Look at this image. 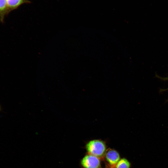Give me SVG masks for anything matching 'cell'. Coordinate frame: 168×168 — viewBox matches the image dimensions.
<instances>
[{
    "label": "cell",
    "mask_w": 168,
    "mask_h": 168,
    "mask_svg": "<svg viewBox=\"0 0 168 168\" xmlns=\"http://www.w3.org/2000/svg\"><path fill=\"white\" fill-rule=\"evenodd\" d=\"M81 164L85 168H100V162L98 158L91 155H86L82 159Z\"/></svg>",
    "instance_id": "7a4b0ae2"
},
{
    "label": "cell",
    "mask_w": 168,
    "mask_h": 168,
    "mask_svg": "<svg viewBox=\"0 0 168 168\" xmlns=\"http://www.w3.org/2000/svg\"><path fill=\"white\" fill-rule=\"evenodd\" d=\"M1 106H0V110H1Z\"/></svg>",
    "instance_id": "ba28073f"
},
{
    "label": "cell",
    "mask_w": 168,
    "mask_h": 168,
    "mask_svg": "<svg viewBox=\"0 0 168 168\" xmlns=\"http://www.w3.org/2000/svg\"><path fill=\"white\" fill-rule=\"evenodd\" d=\"M9 13L6 0H0V21L3 23L5 17Z\"/></svg>",
    "instance_id": "5b68a950"
},
{
    "label": "cell",
    "mask_w": 168,
    "mask_h": 168,
    "mask_svg": "<svg viewBox=\"0 0 168 168\" xmlns=\"http://www.w3.org/2000/svg\"><path fill=\"white\" fill-rule=\"evenodd\" d=\"M161 79H165V80H167L168 81V77H165V78H161Z\"/></svg>",
    "instance_id": "52a82bcc"
},
{
    "label": "cell",
    "mask_w": 168,
    "mask_h": 168,
    "mask_svg": "<svg viewBox=\"0 0 168 168\" xmlns=\"http://www.w3.org/2000/svg\"><path fill=\"white\" fill-rule=\"evenodd\" d=\"M89 154L97 157H100L105 153L106 147L105 143L99 140H93L89 142L86 145Z\"/></svg>",
    "instance_id": "6da1fadb"
},
{
    "label": "cell",
    "mask_w": 168,
    "mask_h": 168,
    "mask_svg": "<svg viewBox=\"0 0 168 168\" xmlns=\"http://www.w3.org/2000/svg\"><path fill=\"white\" fill-rule=\"evenodd\" d=\"M130 164L126 159L123 158L119 160L116 164V168H129Z\"/></svg>",
    "instance_id": "8992f818"
},
{
    "label": "cell",
    "mask_w": 168,
    "mask_h": 168,
    "mask_svg": "<svg viewBox=\"0 0 168 168\" xmlns=\"http://www.w3.org/2000/svg\"><path fill=\"white\" fill-rule=\"evenodd\" d=\"M8 9L9 13L18 9L24 4H30V1L28 0H6Z\"/></svg>",
    "instance_id": "3957f363"
},
{
    "label": "cell",
    "mask_w": 168,
    "mask_h": 168,
    "mask_svg": "<svg viewBox=\"0 0 168 168\" xmlns=\"http://www.w3.org/2000/svg\"><path fill=\"white\" fill-rule=\"evenodd\" d=\"M106 158L110 165L113 166L117 164L119 161L120 156L119 153L116 151L110 149L106 153Z\"/></svg>",
    "instance_id": "277c9868"
}]
</instances>
